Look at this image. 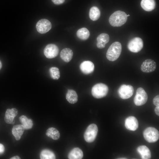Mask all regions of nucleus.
Instances as JSON below:
<instances>
[{
  "mask_svg": "<svg viewBox=\"0 0 159 159\" xmlns=\"http://www.w3.org/2000/svg\"><path fill=\"white\" fill-rule=\"evenodd\" d=\"M127 19V15L125 13L121 11H117L110 16L109 21L111 26L119 27L125 24Z\"/></svg>",
  "mask_w": 159,
  "mask_h": 159,
  "instance_id": "f257e3e1",
  "label": "nucleus"
},
{
  "mask_svg": "<svg viewBox=\"0 0 159 159\" xmlns=\"http://www.w3.org/2000/svg\"><path fill=\"white\" fill-rule=\"evenodd\" d=\"M121 43L118 42L112 43L108 48L106 54L107 59L110 61H114L119 57L122 51Z\"/></svg>",
  "mask_w": 159,
  "mask_h": 159,
  "instance_id": "f03ea898",
  "label": "nucleus"
},
{
  "mask_svg": "<svg viewBox=\"0 0 159 159\" xmlns=\"http://www.w3.org/2000/svg\"><path fill=\"white\" fill-rule=\"evenodd\" d=\"M108 90V87L106 85L100 83L96 84L93 86L91 93L94 97L99 99L106 96Z\"/></svg>",
  "mask_w": 159,
  "mask_h": 159,
  "instance_id": "7ed1b4c3",
  "label": "nucleus"
},
{
  "mask_svg": "<svg viewBox=\"0 0 159 159\" xmlns=\"http://www.w3.org/2000/svg\"><path fill=\"white\" fill-rule=\"evenodd\" d=\"M143 135L145 140L149 143L156 142L159 138V132L155 128L149 127L143 131Z\"/></svg>",
  "mask_w": 159,
  "mask_h": 159,
  "instance_id": "20e7f679",
  "label": "nucleus"
},
{
  "mask_svg": "<svg viewBox=\"0 0 159 159\" xmlns=\"http://www.w3.org/2000/svg\"><path fill=\"white\" fill-rule=\"evenodd\" d=\"M98 131V127L96 124L93 123L89 125L84 134L85 141L88 143L93 142L96 137Z\"/></svg>",
  "mask_w": 159,
  "mask_h": 159,
  "instance_id": "39448f33",
  "label": "nucleus"
},
{
  "mask_svg": "<svg viewBox=\"0 0 159 159\" xmlns=\"http://www.w3.org/2000/svg\"><path fill=\"white\" fill-rule=\"evenodd\" d=\"M148 99V95L144 90L141 87L138 88L134 99L135 105L138 106L142 105L146 103Z\"/></svg>",
  "mask_w": 159,
  "mask_h": 159,
  "instance_id": "423d86ee",
  "label": "nucleus"
},
{
  "mask_svg": "<svg viewBox=\"0 0 159 159\" xmlns=\"http://www.w3.org/2000/svg\"><path fill=\"white\" fill-rule=\"evenodd\" d=\"M134 92L133 87L130 85H122L118 90L119 96L123 99H128L132 95Z\"/></svg>",
  "mask_w": 159,
  "mask_h": 159,
  "instance_id": "0eeeda50",
  "label": "nucleus"
},
{
  "mask_svg": "<svg viewBox=\"0 0 159 159\" xmlns=\"http://www.w3.org/2000/svg\"><path fill=\"white\" fill-rule=\"evenodd\" d=\"M143 46V43L142 39L138 37H135L129 42L127 47L130 51L137 53L142 49Z\"/></svg>",
  "mask_w": 159,
  "mask_h": 159,
  "instance_id": "6e6552de",
  "label": "nucleus"
},
{
  "mask_svg": "<svg viewBox=\"0 0 159 159\" xmlns=\"http://www.w3.org/2000/svg\"><path fill=\"white\" fill-rule=\"evenodd\" d=\"M52 28L50 22L46 19L39 20L36 25V28L38 32L41 34H44L48 32Z\"/></svg>",
  "mask_w": 159,
  "mask_h": 159,
  "instance_id": "1a4fd4ad",
  "label": "nucleus"
},
{
  "mask_svg": "<svg viewBox=\"0 0 159 159\" xmlns=\"http://www.w3.org/2000/svg\"><path fill=\"white\" fill-rule=\"evenodd\" d=\"M59 52L58 48L54 44H48L45 47L44 50L45 56L49 59L53 58L57 56Z\"/></svg>",
  "mask_w": 159,
  "mask_h": 159,
  "instance_id": "9d476101",
  "label": "nucleus"
},
{
  "mask_svg": "<svg viewBox=\"0 0 159 159\" xmlns=\"http://www.w3.org/2000/svg\"><path fill=\"white\" fill-rule=\"evenodd\" d=\"M156 68V64L153 60L147 59L142 63L141 70L143 72L149 73L154 71Z\"/></svg>",
  "mask_w": 159,
  "mask_h": 159,
  "instance_id": "9b49d317",
  "label": "nucleus"
},
{
  "mask_svg": "<svg viewBox=\"0 0 159 159\" xmlns=\"http://www.w3.org/2000/svg\"><path fill=\"white\" fill-rule=\"evenodd\" d=\"M125 125L127 130L134 131L136 130L138 127V121L135 117L130 116L125 120Z\"/></svg>",
  "mask_w": 159,
  "mask_h": 159,
  "instance_id": "f8f14e48",
  "label": "nucleus"
},
{
  "mask_svg": "<svg viewBox=\"0 0 159 159\" xmlns=\"http://www.w3.org/2000/svg\"><path fill=\"white\" fill-rule=\"evenodd\" d=\"M80 68L83 73L88 74L94 71L95 66L92 62L90 61H85L81 63L80 65Z\"/></svg>",
  "mask_w": 159,
  "mask_h": 159,
  "instance_id": "ddd939ff",
  "label": "nucleus"
},
{
  "mask_svg": "<svg viewBox=\"0 0 159 159\" xmlns=\"http://www.w3.org/2000/svg\"><path fill=\"white\" fill-rule=\"evenodd\" d=\"M18 113L17 110L15 108L7 109L5 114L4 120L8 124L14 123V118Z\"/></svg>",
  "mask_w": 159,
  "mask_h": 159,
  "instance_id": "4468645a",
  "label": "nucleus"
},
{
  "mask_svg": "<svg viewBox=\"0 0 159 159\" xmlns=\"http://www.w3.org/2000/svg\"><path fill=\"white\" fill-rule=\"evenodd\" d=\"M110 37L108 35L105 33L101 34L97 38V47L99 49H102L105 47V44L109 40Z\"/></svg>",
  "mask_w": 159,
  "mask_h": 159,
  "instance_id": "2eb2a0df",
  "label": "nucleus"
},
{
  "mask_svg": "<svg viewBox=\"0 0 159 159\" xmlns=\"http://www.w3.org/2000/svg\"><path fill=\"white\" fill-rule=\"evenodd\" d=\"M137 151L143 159H149L151 158V153L149 149L146 146L140 145L137 148Z\"/></svg>",
  "mask_w": 159,
  "mask_h": 159,
  "instance_id": "dca6fc26",
  "label": "nucleus"
},
{
  "mask_svg": "<svg viewBox=\"0 0 159 159\" xmlns=\"http://www.w3.org/2000/svg\"><path fill=\"white\" fill-rule=\"evenodd\" d=\"M24 130L25 129L22 125H17L13 127L12 133L16 140H19L21 139Z\"/></svg>",
  "mask_w": 159,
  "mask_h": 159,
  "instance_id": "f3484780",
  "label": "nucleus"
},
{
  "mask_svg": "<svg viewBox=\"0 0 159 159\" xmlns=\"http://www.w3.org/2000/svg\"><path fill=\"white\" fill-rule=\"evenodd\" d=\"M73 55L72 50L68 48H65L62 50L60 53V57L64 62H68L72 59Z\"/></svg>",
  "mask_w": 159,
  "mask_h": 159,
  "instance_id": "a211bd4d",
  "label": "nucleus"
},
{
  "mask_svg": "<svg viewBox=\"0 0 159 159\" xmlns=\"http://www.w3.org/2000/svg\"><path fill=\"white\" fill-rule=\"evenodd\" d=\"M141 6L145 11H151L155 7V0H142Z\"/></svg>",
  "mask_w": 159,
  "mask_h": 159,
  "instance_id": "6ab92c4d",
  "label": "nucleus"
},
{
  "mask_svg": "<svg viewBox=\"0 0 159 159\" xmlns=\"http://www.w3.org/2000/svg\"><path fill=\"white\" fill-rule=\"evenodd\" d=\"M83 156L82 150L78 148H75L69 153L68 158L69 159H81L82 158Z\"/></svg>",
  "mask_w": 159,
  "mask_h": 159,
  "instance_id": "aec40b11",
  "label": "nucleus"
},
{
  "mask_svg": "<svg viewBox=\"0 0 159 159\" xmlns=\"http://www.w3.org/2000/svg\"><path fill=\"white\" fill-rule=\"evenodd\" d=\"M19 119L25 129L28 130L32 128L33 122L32 120L28 118L24 115H22L20 116Z\"/></svg>",
  "mask_w": 159,
  "mask_h": 159,
  "instance_id": "412c9836",
  "label": "nucleus"
},
{
  "mask_svg": "<svg viewBox=\"0 0 159 159\" xmlns=\"http://www.w3.org/2000/svg\"><path fill=\"white\" fill-rule=\"evenodd\" d=\"M66 99L69 103L74 104L78 100V96L74 90H68L66 95Z\"/></svg>",
  "mask_w": 159,
  "mask_h": 159,
  "instance_id": "4be33fe9",
  "label": "nucleus"
},
{
  "mask_svg": "<svg viewBox=\"0 0 159 159\" xmlns=\"http://www.w3.org/2000/svg\"><path fill=\"white\" fill-rule=\"evenodd\" d=\"M46 134L47 136L54 140L58 139L60 137V134L59 131L53 127L49 128L47 130Z\"/></svg>",
  "mask_w": 159,
  "mask_h": 159,
  "instance_id": "5701e85b",
  "label": "nucleus"
},
{
  "mask_svg": "<svg viewBox=\"0 0 159 159\" xmlns=\"http://www.w3.org/2000/svg\"><path fill=\"white\" fill-rule=\"evenodd\" d=\"M77 37L82 40H86L89 37L90 33L89 30L86 28H82L78 29L77 32Z\"/></svg>",
  "mask_w": 159,
  "mask_h": 159,
  "instance_id": "b1692460",
  "label": "nucleus"
},
{
  "mask_svg": "<svg viewBox=\"0 0 159 159\" xmlns=\"http://www.w3.org/2000/svg\"><path fill=\"white\" fill-rule=\"evenodd\" d=\"M100 15V11L96 6L91 7L89 11V17L91 20L95 21L98 20Z\"/></svg>",
  "mask_w": 159,
  "mask_h": 159,
  "instance_id": "393cba45",
  "label": "nucleus"
},
{
  "mask_svg": "<svg viewBox=\"0 0 159 159\" xmlns=\"http://www.w3.org/2000/svg\"><path fill=\"white\" fill-rule=\"evenodd\" d=\"M41 159H54L56 157L54 153L48 149H45L42 150L40 155Z\"/></svg>",
  "mask_w": 159,
  "mask_h": 159,
  "instance_id": "a878e982",
  "label": "nucleus"
},
{
  "mask_svg": "<svg viewBox=\"0 0 159 159\" xmlns=\"http://www.w3.org/2000/svg\"><path fill=\"white\" fill-rule=\"evenodd\" d=\"M51 77L54 80H58L60 77V73L59 69L55 67H52L49 69Z\"/></svg>",
  "mask_w": 159,
  "mask_h": 159,
  "instance_id": "bb28decb",
  "label": "nucleus"
},
{
  "mask_svg": "<svg viewBox=\"0 0 159 159\" xmlns=\"http://www.w3.org/2000/svg\"><path fill=\"white\" fill-rule=\"evenodd\" d=\"M153 104L156 106H159V95L155 96L153 100Z\"/></svg>",
  "mask_w": 159,
  "mask_h": 159,
  "instance_id": "cd10ccee",
  "label": "nucleus"
},
{
  "mask_svg": "<svg viewBox=\"0 0 159 159\" xmlns=\"http://www.w3.org/2000/svg\"><path fill=\"white\" fill-rule=\"evenodd\" d=\"M52 1L55 4L59 5L63 3L65 0H52Z\"/></svg>",
  "mask_w": 159,
  "mask_h": 159,
  "instance_id": "c85d7f7f",
  "label": "nucleus"
},
{
  "mask_svg": "<svg viewBox=\"0 0 159 159\" xmlns=\"http://www.w3.org/2000/svg\"><path fill=\"white\" fill-rule=\"evenodd\" d=\"M5 150V148L4 145L0 143V154L3 153Z\"/></svg>",
  "mask_w": 159,
  "mask_h": 159,
  "instance_id": "c756f323",
  "label": "nucleus"
},
{
  "mask_svg": "<svg viewBox=\"0 0 159 159\" xmlns=\"http://www.w3.org/2000/svg\"><path fill=\"white\" fill-rule=\"evenodd\" d=\"M155 112L156 114L159 116V106H156V107L155 109Z\"/></svg>",
  "mask_w": 159,
  "mask_h": 159,
  "instance_id": "7c9ffc66",
  "label": "nucleus"
},
{
  "mask_svg": "<svg viewBox=\"0 0 159 159\" xmlns=\"http://www.w3.org/2000/svg\"><path fill=\"white\" fill-rule=\"evenodd\" d=\"M10 159H20V157L17 155L14 156L10 158Z\"/></svg>",
  "mask_w": 159,
  "mask_h": 159,
  "instance_id": "2f4dec72",
  "label": "nucleus"
},
{
  "mask_svg": "<svg viewBox=\"0 0 159 159\" xmlns=\"http://www.w3.org/2000/svg\"><path fill=\"white\" fill-rule=\"evenodd\" d=\"M2 66V64L0 60V70L1 69Z\"/></svg>",
  "mask_w": 159,
  "mask_h": 159,
  "instance_id": "473e14b6",
  "label": "nucleus"
},
{
  "mask_svg": "<svg viewBox=\"0 0 159 159\" xmlns=\"http://www.w3.org/2000/svg\"><path fill=\"white\" fill-rule=\"evenodd\" d=\"M130 16V15H129V14H128V15H127V16Z\"/></svg>",
  "mask_w": 159,
  "mask_h": 159,
  "instance_id": "72a5a7b5",
  "label": "nucleus"
}]
</instances>
